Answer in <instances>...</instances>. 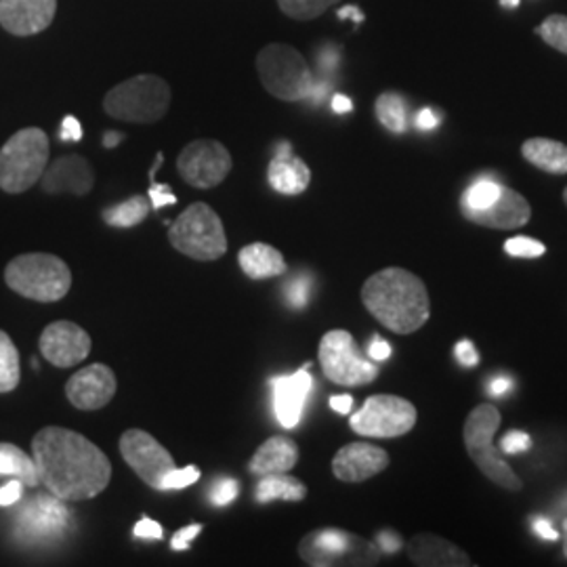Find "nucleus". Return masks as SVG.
<instances>
[{"instance_id":"obj_56","label":"nucleus","mask_w":567,"mask_h":567,"mask_svg":"<svg viewBox=\"0 0 567 567\" xmlns=\"http://www.w3.org/2000/svg\"><path fill=\"white\" fill-rule=\"evenodd\" d=\"M564 553H566L567 557V519L564 522Z\"/></svg>"},{"instance_id":"obj_24","label":"nucleus","mask_w":567,"mask_h":567,"mask_svg":"<svg viewBox=\"0 0 567 567\" xmlns=\"http://www.w3.org/2000/svg\"><path fill=\"white\" fill-rule=\"evenodd\" d=\"M299 463V447L288 437H269L259 450L252 454L248 471L255 477L274 475V473H288Z\"/></svg>"},{"instance_id":"obj_26","label":"nucleus","mask_w":567,"mask_h":567,"mask_svg":"<svg viewBox=\"0 0 567 567\" xmlns=\"http://www.w3.org/2000/svg\"><path fill=\"white\" fill-rule=\"evenodd\" d=\"M522 154L527 163L538 166L540 171H547L553 175H566L567 173V145L545 137L527 140L522 147Z\"/></svg>"},{"instance_id":"obj_32","label":"nucleus","mask_w":567,"mask_h":567,"mask_svg":"<svg viewBox=\"0 0 567 567\" xmlns=\"http://www.w3.org/2000/svg\"><path fill=\"white\" fill-rule=\"evenodd\" d=\"M503 187L498 182H494L492 177H482L475 183L468 185L465 194H463V213L468 210H484L489 204L494 203L501 194H503Z\"/></svg>"},{"instance_id":"obj_41","label":"nucleus","mask_w":567,"mask_h":567,"mask_svg":"<svg viewBox=\"0 0 567 567\" xmlns=\"http://www.w3.org/2000/svg\"><path fill=\"white\" fill-rule=\"evenodd\" d=\"M163 526L150 517H143L137 522V526L133 527V536L143 540H163Z\"/></svg>"},{"instance_id":"obj_16","label":"nucleus","mask_w":567,"mask_h":567,"mask_svg":"<svg viewBox=\"0 0 567 567\" xmlns=\"http://www.w3.org/2000/svg\"><path fill=\"white\" fill-rule=\"evenodd\" d=\"M269 385L274 389V412L278 423L284 429H295L303 419L305 405L313 389V377L309 374V365L292 374L274 377Z\"/></svg>"},{"instance_id":"obj_10","label":"nucleus","mask_w":567,"mask_h":567,"mask_svg":"<svg viewBox=\"0 0 567 567\" xmlns=\"http://www.w3.org/2000/svg\"><path fill=\"white\" fill-rule=\"evenodd\" d=\"M320 364L326 379L341 386H362L379 377V365L362 355L347 330H332L320 343Z\"/></svg>"},{"instance_id":"obj_31","label":"nucleus","mask_w":567,"mask_h":567,"mask_svg":"<svg viewBox=\"0 0 567 567\" xmlns=\"http://www.w3.org/2000/svg\"><path fill=\"white\" fill-rule=\"evenodd\" d=\"M377 118L391 133H404L408 128V110L398 93H383L377 100Z\"/></svg>"},{"instance_id":"obj_35","label":"nucleus","mask_w":567,"mask_h":567,"mask_svg":"<svg viewBox=\"0 0 567 567\" xmlns=\"http://www.w3.org/2000/svg\"><path fill=\"white\" fill-rule=\"evenodd\" d=\"M311 288H313V278L307 271H301L286 282L284 297L292 309H305L311 299Z\"/></svg>"},{"instance_id":"obj_3","label":"nucleus","mask_w":567,"mask_h":567,"mask_svg":"<svg viewBox=\"0 0 567 567\" xmlns=\"http://www.w3.org/2000/svg\"><path fill=\"white\" fill-rule=\"evenodd\" d=\"M4 282L23 299L58 303L72 288V271L55 255L28 252L4 267Z\"/></svg>"},{"instance_id":"obj_19","label":"nucleus","mask_w":567,"mask_h":567,"mask_svg":"<svg viewBox=\"0 0 567 567\" xmlns=\"http://www.w3.org/2000/svg\"><path fill=\"white\" fill-rule=\"evenodd\" d=\"M42 189L47 194H74L86 196L93 189L95 175L91 164L82 156H61L42 173Z\"/></svg>"},{"instance_id":"obj_57","label":"nucleus","mask_w":567,"mask_h":567,"mask_svg":"<svg viewBox=\"0 0 567 567\" xmlns=\"http://www.w3.org/2000/svg\"><path fill=\"white\" fill-rule=\"evenodd\" d=\"M564 200H566V204H567V189H566V192H564Z\"/></svg>"},{"instance_id":"obj_28","label":"nucleus","mask_w":567,"mask_h":567,"mask_svg":"<svg viewBox=\"0 0 567 567\" xmlns=\"http://www.w3.org/2000/svg\"><path fill=\"white\" fill-rule=\"evenodd\" d=\"M0 475L20 480L21 484L28 487H37L41 484L34 458L28 456L21 447L7 442L0 444Z\"/></svg>"},{"instance_id":"obj_51","label":"nucleus","mask_w":567,"mask_h":567,"mask_svg":"<svg viewBox=\"0 0 567 567\" xmlns=\"http://www.w3.org/2000/svg\"><path fill=\"white\" fill-rule=\"evenodd\" d=\"M330 408L339 414H349L353 408V398L351 395H334V398H330Z\"/></svg>"},{"instance_id":"obj_36","label":"nucleus","mask_w":567,"mask_h":567,"mask_svg":"<svg viewBox=\"0 0 567 567\" xmlns=\"http://www.w3.org/2000/svg\"><path fill=\"white\" fill-rule=\"evenodd\" d=\"M200 468L194 465L183 466V468H173L163 480L161 492H175V489H183V487L192 486L200 480Z\"/></svg>"},{"instance_id":"obj_49","label":"nucleus","mask_w":567,"mask_h":567,"mask_svg":"<svg viewBox=\"0 0 567 567\" xmlns=\"http://www.w3.org/2000/svg\"><path fill=\"white\" fill-rule=\"evenodd\" d=\"M377 547L379 550H383V553H398L400 548H402V538L398 536V534H393V532H381L379 534V538H377Z\"/></svg>"},{"instance_id":"obj_12","label":"nucleus","mask_w":567,"mask_h":567,"mask_svg":"<svg viewBox=\"0 0 567 567\" xmlns=\"http://www.w3.org/2000/svg\"><path fill=\"white\" fill-rule=\"evenodd\" d=\"M231 154L224 143L196 140L187 143L177 158V171L183 182L196 189H210L227 179L231 173Z\"/></svg>"},{"instance_id":"obj_52","label":"nucleus","mask_w":567,"mask_h":567,"mask_svg":"<svg viewBox=\"0 0 567 567\" xmlns=\"http://www.w3.org/2000/svg\"><path fill=\"white\" fill-rule=\"evenodd\" d=\"M330 105H332V112H337V114H347V112L353 110V103L344 95H334Z\"/></svg>"},{"instance_id":"obj_44","label":"nucleus","mask_w":567,"mask_h":567,"mask_svg":"<svg viewBox=\"0 0 567 567\" xmlns=\"http://www.w3.org/2000/svg\"><path fill=\"white\" fill-rule=\"evenodd\" d=\"M60 140L61 142H81V122L76 121L74 116H65L61 122Z\"/></svg>"},{"instance_id":"obj_20","label":"nucleus","mask_w":567,"mask_h":567,"mask_svg":"<svg viewBox=\"0 0 567 567\" xmlns=\"http://www.w3.org/2000/svg\"><path fill=\"white\" fill-rule=\"evenodd\" d=\"M471 224L484 225L492 229H515L529 221L532 208L522 194L503 187V194L484 210L463 213Z\"/></svg>"},{"instance_id":"obj_9","label":"nucleus","mask_w":567,"mask_h":567,"mask_svg":"<svg viewBox=\"0 0 567 567\" xmlns=\"http://www.w3.org/2000/svg\"><path fill=\"white\" fill-rule=\"evenodd\" d=\"M299 555L307 566H374L379 561V547L364 538L337 527H324L307 534Z\"/></svg>"},{"instance_id":"obj_30","label":"nucleus","mask_w":567,"mask_h":567,"mask_svg":"<svg viewBox=\"0 0 567 567\" xmlns=\"http://www.w3.org/2000/svg\"><path fill=\"white\" fill-rule=\"evenodd\" d=\"M20 351L13 339L0 330V393H9L20 385Z\"/></svg>"},{"instance_id":"obj_54","label":"nucleus","mask_w":567,"mask_h":567,"mask_svg":"<svg viewBox=\"0 0 567 567\" xmlns=\"http://www.w3.org/2000/svg\"><path fill=\"white\" fill-rule=\"evenodd\" d=\"M122 140H124V135H122V133H105V137H103V145H105V147H116Z\"/></svg>"},{"instance_id":"obj_45","label":"nucleus","mask_w":567,"mask_h":567,"mask_svg":"<svg viewBox=\"0 0 567 567\" xmlns=\"http://www.w3.org/2000/svg\"><path fill=\"white\" fill-rule=\"evenodd\" d=\"M454 353H456V360H458L461 364L466 365V368H471V365H475L480 362V355H477L475 347H473V343H471L468 339H463L461 343L456 344Z\"/></svg>"},{"instance_id":"obj_37","label":"nucleus","mask_w":567,"mask_h":567,"mask_svg":"<svg viewBox=\"0 0 567 567\" xmlns=\"http://www.w3.org/2000/svg\"><path fill=\"white\" fill-rule=\"evenodd\" d=\"M240 494V484L231 477H219L210 489H208V498L215 507H227L236 501V496Z\"/></svg>"},{"instance_id":"obj_53","label":"nucleus","mask_w":567,"mask_h":567,"mask_svg":"<svg viewBox=\"0 0 567 567\" xmlns=\"http://www.w3.org/2000/svg\"><path fill=\"white\" fill-rule=\"evenodd\" d=\"M339 18H341V20L351 18L355 23H362V21H364V13H362L358 7H344V9L339 11Z\"/></svg>"},{"instance_id":"obj_48","label":"nucleus","mask_w":567,"mask_h":567,"mask_svg":"<svg viewBox=\"0 0 567 567\" xmlns=\"http://www.w3.org/2000/svg\"><path fill=\"white\" fill-rule=\"evenodd\" d=\"M513 379L507 374H498L494 377L489 383H487V393L494 395V398H501V395H507L508 391L513 389Z\"/></svg>"},{"instance_id":"obj_33","label":"nucleus","mask_w":567,"mask_h":567,"mask_svg":"<svg viewBox=\"0 0 567 567\" xmlns=\"http://www.w3.org/2000/svg\"><path fill=\"white\" fill-rule=\"evenodd\" d=\"M339 0H278V7L292 20L309 21L320 18Z\"/></svg>"},{"instance_id":"obj_6","label":"nucleus","mask_w":567,"mask_h":567,"mask_svg":"<svg viewBox=\"0 0 567 567\" xmlns=\"http://www.w3.org/2000/svg\"><path fill=\"white\" fill-rule=\"evenodd\" d=\"M257 74L269 95L282 102H303L313 89V72L290 44H267L257 55Z\"/></svg>"},{"instance_id":"obj_7","label":"nucleus","mask_w":567,"mask_h":567,"mask_svg":"<svg viewBox=\"0 0 567 567\" xmlns=\"http://www.w3.org/2000/svg\"><path fill=\"white\" fill-rule=\"evenodd\" d=\"M168 243L196 261H217L227 252V236L219 215L204 203H194L168 227Z\"/></svg>"},{"instance_id":"obj_38","label":"nucleus","mask_w":567,"mask_h":567,"mask_svg":"<svg viewBox=\"0 0 567 567\" xmlns=\"http://www.w3.org/2000/svg\"><path fill=\"white\" fill-rule=\"evenodd\" d=\"M505 250H507L511 257H524V259H536V257H543L547 252L545 244L526 238V236H517V238L507 240Z\"/></svg>"},{"instance_id":"obj_23","label":"nucleus","mask_w":567,"mask_h":567,"mask_svg":"<svg viewBox=\"0 0 567 567\" xmlns=\"http://www.w3.org/2000/svg\"><path fill=\"white\" fill-rule=\"evenodd\" d=\"M70 526V513L61 505L60 498L51 494V498L41 496L28 507H23L20 515V529L32 534L37 538L60 534L61 529Z\"/></svg>"},{"instance_id":"obj_58","label":"nucleus","mask_w":567,"mask_h":567,"mask_svg":"<svg viewBox=\"0 0 567 567\" xmlns=\"http://www.w3.org/2000/svg\"><path fill=\"white\" fill-rule=\"evenodd\" d=\"M566 505H567V498H566Z\"/></svg>"},{"instance_id":"obj_2","label":"nucleus","mask_w":567,"mask_h":567,"mask_svg":"<svg viewBox=\"0 0 567 567\" xmlns=\"http://www.w3.org/2000/svg\"><path fill=\"white\" fill-rule=\"evenodd\" d=\"M365 309L395 334H412L426 324L431 301L423 280L400 267L370 276L362 286Z\"/></svg>"},{"instance_id":"obj_8","label":"nucleus","mask_w":567,"mask_h":567,"mask_svg":"<svg viewBox=\"0 0 567 567\" xmlns=\"http://www.w3.org/2000/svg\"><path fill=\"white\" fill-rule=\"evenodd\" d=\"M501 426V412L494 405H477L465 423V446L475 465L496 486L511 492L522 489V482L515 471L503 461L501 452L492 444L496 429Z\"/></svg>"},{"instance_id":"obj_34","label":"nucleus","mask_w":567,"mask_h":567,"mask_svg":"<svg viewBox=\"0 0 567 567\" xmlns=\"http://www.w3.org/2000/svg\"><path fill=\"white\" fill-rule=\"evenodd\" d=\"M536 34L547 42L548 47L567 55V16H550L536 28Z\"/></svg>"},{"instance_id":"obj_46","label":"nucleus","mask_w":567,"mask_h":567,"mask_svg":"<svg viewBox=\"0 0 567 567\" xmlns=\"http://www.w3.org/2000/svg\"><path fill=\"white\" fill-rule=\"evenodd\" d=\"M368 355L374 362H385L391 358V344L386 343L385 339H381V337H374L372 343L368 347Z\"/></svg>"},{"instance_id":"obj_17","label":"nucleus","mask_w":567,"mask_h":567,"mask_svg":"<svg viewBox=\"0 0 567 567\" xmlns=\"http://www.w3.org/2000/svg\"><path fill=\"white\" fill-rule=\"evenodd\" d=\"M58 13V0H0V25L13 37L44 32Z\"/></svg>"},{"instance_id":"obj_11","label":"nucleus","mask_w":567,"mask_h":567,"mask_svg":"<svg viewBox=\"0 0 567 567\" xmlns=\"http://www.w3.org/2000/svg\"><path fill=\"white\" fill-rule=\"evenodd\" d=\"M349 425L362 437H400L416 425V408L398 395H372L351 416Z\"/></svg>"},{"instance_id":"obj_5","label":"nucleus","mask_w":567,"mask_h":567,"mask_svg":"<svg viewBox=\"0 0 567 567\" xmlns=\"http://www.w3.org/2000/svg\"><path fill=\"white\" fill-rule=\"evenodd\" d=\"M49 166V137L42 128H21L0 150V189L23 194L41 182Z\"/></svg>"},{"instance_id":"obj_13","label":"nucleus","mask_w":567,"mask_h":567,"mask_svg":"<svg viewBox=\"0 0 567 567\" xmlns=\"http://www.w3.org/2000/svg\"><path fill=\"white\" fill-rule=\"evenodd\" d=\"M121 454L143 484L154 489H161L164 477L175 468L171 452L143 429H128L122 433Z\"/></svg>"},{"instance_id":"obj_42","label":"nucleus","mask_w":567,"mask_h":567,"mask_svg":"<svg viewBox=\"0 0 567 567\" xmlns=\"http://www.w3.org/2000/svg\"><path fill=\"white\" fill-rule=\"evenodd\" d=\"M203 524H192V526L183 527L179 529L173 540H171V547L173 550H187L192 547V543L196 540V536L203 532Z\"/></svg>"},{"instance_id":"obj_15","label":"nucleus","mask_w":567,"mask_h":567,"mask_svg":"<svg viewBox=\"0 0 567 567\" xmlns=\"http://www.w3.org/2000/svg\"><path fill=\"white\" fill-rule=\"evenodd\" d=\"M116 386V374L112 368L105 364L86 365L65 383V398L84 412L102 410L114 400Z\"/></svg>"},{"instance_id":"obj_18","label":"nucleus","mask_w":567,"mask_h":567,"mask_svg":"<svg viewBox=\"0 0 567 567\" xmlns=\"http://www.w3.org/2000/svg\"><path fill=\"white\" fill-rule=\"evenodd\" d=\"M389 466V454L383 447L372 446L365 442H355L341 447L332 458V473L337 480L347 484H360Z\"/></svg>"},{"instance_id":"obj_47","label":"nucleus","mask_w":567,"mask_h":567,"mask_svg":"<svg viewBox=\"0 0 567 567\" xmlns=\"http://www.w3.org/2000/svg\"><path fill=\"white\" fill-rule=\"evenodd\" d=\"M532 529H534V534H536L538 538H543V540H559L557 529H555L553 524H550L548 519H545V517H534Z\"/></svg>"},{"instance_id":"obj_27","label":"nucleus","mask_w":567,"mask_h":567,"mask_svg":"<svg viewBox=\"0 0 567 567\" xmlns=\"http://www.w3.org/2000/svg\"><path fill=\"white\" fill-rule=\"evenodd\" d=\"M307 496V487L303 482H299L292 475L286 473H274V475H264L259 477V484L255 487V501L267 505L271 501H288V503H299Z\"/></svg>"},{"instance_id":"obj_40","label":"nucleus","mask_w":567,"mask_h":567,"mask_svg":"<svg viewBox=\"0 0 567 567\" xmlns=\"http://www.w3.org/2000/svg\"><path fill=\"white\" fill-rule=\"evenodd\" d=\"M150 203H152V208H163V206H168V204H177V196L171 192V185L152 182Z\"/></svg>"},{"instance_id":"obj_14","label":"nucleus","mask_w":567,"mask_h":567,"mask_svg":"<svg viewBox=\"0 0 567 567\" xmlns=\"http://www.w3.org/2000/svg\"><path fill=\"white\" fill-rule=\"evenodd\" d=\"M39 347L42 358L49 364L55 368H74L89 358L93 341L81 326L60 320L42 330Z\"/></svg>"},{"instance_id":"obj_25","label":"nucleus","mask_w":567,"mask_h":567,"mask_svg":"<svg viewBox=\"0 0 567 567\" xmlns=\"http://www.w3.org/2000/svg\"><path fill=\"white\" fill-rule=\"evenodd\" d=\"M238 264L250 280H269L278 278L288 271V265L284 261V255L265 243H252L244 246L238 252Z\"/></svg>"},{"instance_id":"obj_50","label":"nucleus","mask_w":567,"mask_h":567,"mask_svg":"<svg viewBox=\"0 0 567 567\" xmlns=\"http://www.w3.org/2000/svg\"><path fill=\"white\" fill-rule=\"evenodd\" d=\"M414 124H416V128H421V131H433V128L440 124V116L435 114V110L423 107V110L416 114Z\"/></svg>"},{"instance_id":"obj_39","label":"nucleus","mask_w":567,"mask_h":567,"mask_svg":"<svg viewBox=\"0 0 567 567\" xmlns=\"http://www.w3.org/2000/svg\"><path fill=\"white\" fill-rule=\"evenodd\" d=\"M532 446L529 435L524 431H511L503 437V452L505 454H522Z\"/></svg>"},{"instance_id":"obj_22","label":"nucleus","mask_w":567,"mask_h":567,"mask_svg":"<svg viewBox=\"0 0 567 567\" xmlns=\"http://www.w3.org/2000/svg\"><path fill=\"white\" fill-rule=\"evenodd\" d=\"M408 557L421 567H468L471 559L465 550L447 543L435 534H419L408 543Z\"/></svg>"},{"instance_id":"obj_4","label":"nucleus","mask_w":567,"mask_h":567,"mask_svg":"<svg viewBox=\"0 0 567 567\" xmlns=\"http://www.w3.org/2000/svg\"><path fill=\"white\" fill-rule=\"evenodd\" d=\"M171 107L168 82L154 74H140L116 84L103 97L107 116L122 122L152 124L166 116Z\"/></svg>"},{"instance_id":"obj_29","label":"nucleus","mask_w":567,"mask_h":567,"mask_svg":"<svg viewBox=\"0 0 567 567\" xmlns=\"http://www.w3.org/2000/svg\"><path fill=\"white\" fill-rule=\"evenodd\" d=\"M150 208H152L150 198L133 196L126 203L107 206L103 210V221L110 227H135L147 219Z\"/></svg>"},{"instance_id":"obj_1","label":"nucleus","mask_w":567,"mask_h":567,"mask_svg":"<svg viewBox=\"0 0 567 567\" xmlns=\"http://www.w3.org/2000/svg\"><path fill=\"white\" fill-rule=\"evenodd\" d=\"M32 458L42 486L65 503L100 496L112 482V463L103 450L65 426H44L32 440Z\"/></svg>"},{"instance_id":"obj_43","label":"nucleus","mask_w":567,"mask_h":567,"mask_svg":"<svg viewBox=\"0 0 567 567\" xmlns=\"http://www.w3.org/2000/svg\"><path fill=\"white\" fill-rule=\"evenodd\" d=\"M21 489H23V484L20 480H11L9 484L0 487V507L16 505L21 498Z\"/></svg>"},{"instance_id":"obj_21","label":"nucleus","mask_w":567,"mask_h":567,"mask_svg":"<svg viewBox=\"0 0 567 567\" xmlns=\"http://www.w3.org/2000/svg\"><path fill=\"white\" fill-rule=\"evenodd\" d=\"M269 185L284 196H299L311 183L309 166L292 154L290 143L282 142L267 168Z\"/></svg>"},{"instance_id":"obj_55","label":"nucleus","mask_w":567,"mask_h":567,"mask_svg":"<svg viewBox=\"0 0 567 567\" xmlns=\"http://www.w3.org/2000/svg\"><path fill=\"white\" fill-rule=\"evenodd\" d=\"M501 4L508 7V9H515V7H519V0H501Z\"/></svg>"}]
</instances>
